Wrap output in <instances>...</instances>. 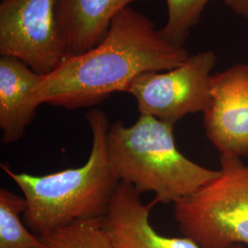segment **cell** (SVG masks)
<instances>
[{
  "label": "cell",
  "instance_id": "6da1fadb",
  "mask_svg": "<svg viewBox=\"0 0 248 248\" xmlns=\"http://www.w3.org/2000/svg\"><path fill=\"white\" fill-rule=\"evenodd\" d=\"M173 45L142 12L127 7L112 19L104 39L86 53L67 57L33 89L36 106L65 108L98 105L115 92H126L138 76L167 71L189 57Z\"/></svg>",
  "mask_w": 248,
  "mask_h": 248
},
{
  "label": "cell",
  "instance_id": "7a4b0ae2",
  "mask_svg": "<svg viewBox=\"0 0 248 248\" xmlns=\"http://www.w3.org/2000/svg\"><path fill=\"white\" fill-rule=\"evenodd\" d=\"M86 119L92 133V147L82 167L33 176L14 172L1 164V169L23 192L27 204L23 221L38 235L78 220L104 218L121 182L107 152L110 124L106 113L93 108Z\"/></svg>",
  "mask_w": 248,
  "mask_h": 248
},
{
  "label": "cell",
  "instance_id": "3957f363",
  "mask_svg": "<svg viewBox=\"0 0 248 248\" xmlns=\"http://www.w3.org/2000/svg\"><path fill=\"white\" fill-rule=\"evenodd\" d=\"M175 124L141 114L131 126L110 124L107 152L121 182L140 194L154 192L155 203H176L220 175L186 158L177 149Z\"/></svg>",
  "mask_w": 248,
  "mask_h": 248
},
{
  "label": "cell",
  "instance_id": "277c9868",
  "mask_svg": "<svg viewBox=\"0 0 248 248\" xmlns=\"http://www.w3.org/2000/svg\"><path fill=\"white\" fill-rule=\"evenodd\" d=\"M220 175L174 203L181 233L201 248L248 246V165L220 155Z\"/></svg>",
  "mask_w": 248,
  "mask_h": 248
},
{
  "label": "cell",
  "instance_id": "5b68a950",
  "mask_svg": "<svg viewBox=\"0 0 248 248\" xmlns=\"http://www.w3.org/2000/svg\"><path fill=\"white\" fill-rule=\"evenodd\" d=\"M216 61L213 51L190 55L173 69L138 76L126 92L135 98L141 114L176 124L187 114L204 113L211 105Z\"/></svg>",
  "mask_w": 248,
  "mask_h": 248
},
{
  "label": "cell",
  "instance_id": "8992f818",
  "mask_svg": "<svg viewBox=\"0 0 248 248\" xmlns=\"http://www.w3.org/2000/svg\"><path fill=\"white\" fill-rule=\"evenodd\" d=\"M0 54L47 76L68 57L58 24L56 0H3Z\"/></svg>",
  "mask_w": 248,
  "mask_h": 248
},
{
  "label": "cell",
  "instance_id": "52a82bcc",
  "mask_svg": "<svg viewBox=\"0 0 248 248\" xmlns=\"http://www.w3.org/2000/svg\"><path fill=\"white\" fill-rule=\"evenodd\" d=\"M212 102L204 112L205 133L220 155L248 156V64L213 74Z\"/></svg>",
  "mask_w": 248,
  "mask_h": 248
},
{
  "label": "cell",
  "instance_id": "ba28073f",
  "mask_svg": "<svg viewBox=\"0 0 248 248\" xmlns=\"http://www.w3.org/2000/svg\"><path fill=\"white\" fill-rule=\"evenodd\" d=\"M132 185L120 182L104 217L105 225L118 248H201L187 237H168L151 225L150 211ZM232 248H245L236 245Z\"/></svg>",
  "mask_w": 248,
  "mask_h": 248
},
{
  "label": "cell",
  "instance_id": "9c48e42d",
  "mask_svg": "<svg viewBox=\"0 0 248 248\" xmlns=\"http://www.w3.org/2000/svg\"><path fill=\"white\" fill-rule=\"evenodd\" d=\"M134 1L138 0H56L58 24L68 57L98 45L116 15Z\"/></svg>",
  "mask_w": 248,
  "mask_h": 248
},
{
  "label": "cell",
  "instance_id": "30bf717a",
  "mask_svg": "<svg viewBox=\"0 0 248 248\" xmlns=\"http://www.w3.org/2000/svg\"><path fill=\"white\" fill-rule=\"evenodd\" d=\"M45 76L37 74L20 60L0 58V129L1 141L13 143L20 140L35 117L33 89Z\"/></svg>",
  "mask_w": 248,
  "mask_h": 248
},
{
  "label": "cell",
  "instance_id": "8fae6325",
  "mask_svg": "<svg viewBox=\"0 0 248 248\" xmlns=\"http://www.w3.org/2000/svg\"><path fill=\"white\" fill-rule=\"evenodd\" d=\"M38 236L46 248H118L104 218L78 220Z\"/></svg>",
  "mask_w": 248,
  "mask_h": 248
},
{
  "label": "cell",
  "instance_id": "7c38bea8",
  "mask_svg": "<svg viewBox=\"0 0 248 248\" xmlns=\"http://www.w3.org/2000/svg\"><path fill=\"white\" fill-rule=\"evenodd\" d=\"M26 201L6 188L0 189V248H46L21 221Z\"/></svg>",
  "mask_w": 248,
  "mask_h": 248
},
{
  "label": "cell",
  "instance_id": "4fadbf2b",
  "mask_svg": "<svg viewBox=\"0 0 248 248\" xmlns=\"http://www.w3.org/2000/svg\"><path fill=\"white\" fill-rule=\"evenodd\" d=\"M166 2L169 18L160 32L171 44L184 46L190 30L199 22L210 0H166Z\"/></svg>",
  "mask_w": 248,
  "mask_h": 248
},
{
  "label": "cell",
  "instance_id": "5bb4252c",
  "mask_svg": "<svg viewBox=\"0 0 248 248\" xmlns=\"http://www.w3.org/2000/svg\"><path fill=\"white\" fill-rule=\"evenodd\" d=\"M232 10L237 15L248 18V0H236Z\"/></svg>",
  "mask_w": 248,
  "mask_h": 248
},
{
  "label": "cell",
  "instance_id": "9a60e30c",
  "mask_svg": "<svg viewBox=\"0 0 248 248\" xmlns=\"http://www.w3.org/2000/svg\"><path fill=\"white\" fill-rule=\"evenodd\" d=\"M230 9H233V7H234V5H235V2H236V0H222Z\"/></svg>",
  "mask_w": 248,
  "mask_h": 248
}]
</instances>
